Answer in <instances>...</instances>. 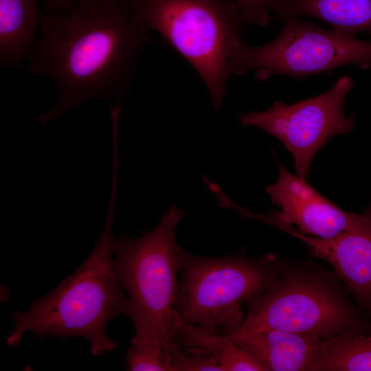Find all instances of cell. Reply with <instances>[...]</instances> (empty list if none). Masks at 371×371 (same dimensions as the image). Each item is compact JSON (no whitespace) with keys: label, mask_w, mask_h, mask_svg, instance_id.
<instances>
[{"label":"cell","mask_w":371,"mask_h":371,"mask_svg":"<svg viewBox=\"0 0 371 371\" xmlns=\"http://www.w3.org/2000/svg\"><path fill=\"white\" fill-rule=\"evenodd\" d=\"M287 263L273 253L205 257L180 246L176 312L184 322L229 334L244 320L243 304L271 288Z\"/></svg>","instance_id":"5"},{"label":"cell","mask_w":371,"mask_h":371,"mask_svg":"<svg viewBox=\"0 0 371 371\" xmlns=\"http://www.w3.org/2000/svg\"><path fill=\"white\" fill-rule=\"evenodd\" d=\"M116 188L113 185L102 232L82 263L27 311L12 313L14 327L5 339L8 346H18L27 333L41 340L47 336L83 337L94 357L120 346L107 333L108 324L125 314L128 302L113 267Z\"/></svg>","instance_id":"2"},{"label":"cell","mask_w":371,"mask_h":371,"mask_svg":"<svg viewBox=\"0 0 371 371\" xmlns=\"http://www.w3.org/2000/svg\"><path fill=\"white\" fill-rule=\"evenodd\" d=\"M135 19L158 32L195 69L218 111L230 72L229 50L244 23L230 0H131Z\"/></svg>","instance_id":"6"},{"label":"cell","mask_w":371,"mask_h":371,"mask_svg":"<svg viewBox=\"0 0 371 371\" xmlns=\"http://www.w3.org/2000/svg\"><path fill=\"white\" fill-rule=\"evenodd\" d=\"M43 14L36 0H0V64L18 68L36 41Z\"/></svg>","instance_id":"12"},{"label":"cell","mask_w":371,"mask_h":371,"mask_svg":"<svg viewBox=\"0 0 371 371\" xmlns=\"http://www.w3.org/2000/svg\"><path fill=\"white\" fill-rule=\"evenodd\" d=\"M227 335L265 371H309L324 346L325 339L282 330L240 326Z\"/></svg>","instance_id":"11"},{"label":"cell","mask_w":371,"mask_h":371,"mask_svg":"<svg viewBox=\"0 0 371 371\" xmlns=\"http://www.w3.org/2000/svg\"><path fill=\"white\" fill-rule=\"evenodd\" d=\"M309 371H371V333L326 339Z\"/></svg>","instance_id":"15"},{"label":"cell","mask_w":371,"mask_h":371,"mask_svg":"<svg viewBox=\"0 0 371 371\" xmlns=\"http://www.w3.org/2000/svg\"><path fill=\"white\" fill-rule=\"evenodd\" d=\"M286 0H234L244 23L267 25L271 14Z\"/></svg>","instance_id":"18"},{"label":"cell","mask_w":371,"mask_h":371,"mask_svg":"<svg viewBox=\"0 0 371 371\" xmlns=\"http://www.w3.org/2000/svg\"><path fill=\"white\" fill-rule=\"evenodd\" d=\"M354 85L344 76L326 92L293 104L276 101L263 111L240 113L244 126H252L277 137L293 156L297 175L306 180L312 161L333 136L352 131L355 115L347 116L344 106Z\"/></svg>","instance_id":"8"},{"label":"cell","mask_w":371,"mask_h":371,"mask_svg":"<svg viewBox=\"0 0 371 371\" xmlns=\"http://www.w3.org/2000/svg\"><path fill=\"white\" fill-rule=\"evenodd\" d=\"M28 72L54 80L55 104L36 120L43 129L95 98L120 100L129 91L140 49L150 40L130 1L87 0L42 14Z\"/></svg>","instance_id":"1"},{"label":"cell","mask_w":371,"mask_h":371,"mask_svg":"<svg viewBox=\"0 0 371 371\" xmlns=\"http://www.w3.org/2000/svg\"><path fill=\"white\" fill-rule=\"evenodd\" d=\"M272 14L280 21L290 17H315L343 32L371 35V0H286Z\"/></svg>","instance_id":"13"},{"label":"cell","mask_w":371,"mask_h":371,"mask_svg":"<svg viewBox=\"0 0 371 371\" xmlns=\"http://www.w3.org/2000/svg\"><path fill=\"white\" fill-rule=\"evenodd\" d=\"M125 363L129 371H174L161 343L154 339L131 341Z\"/></svg>","instance_id":"16"},{"label":"cell","mask_w":371,"mask_h":371,"mask_svg":"<svg viewBox=\"0 0 371 371\" xmlns=\"http://www.w3.org/2000/svg\"><path fill=\"white\" fill-rule=\"evenodd\" d=\"M174 371H223L212 358L180 344L170 355Z\"/></svg>","instance_id":"17"},{"label":"cell","mask_w":371,"mask_h":371,"mask_svg":"<svg viewBox=\"0 0 371 371\" xmlns=\"http://www.w3.org/2000/svg\"><path fill=\"white\" fill-rule=\"evenodd\" d=\"M184 211L172 205L151 230L137 238H113V267L127 293L124 315L132 321L131 341L158 340L169 360L180 321L175 306L179 292L177 227ZM171 364V363H170Z\"/></svg>","instance_id":"3"},{"label":"cell","mask_w":371,"mask_h":371,"mask_svg":"<svg viewBox=\"0 0 371 371\" xmlns=\"http://www.w3.org/2000/svg\"><path fill=\"white\" fill-rule=\"evenodd\" d=\"M180 344L214 359L223 371H265L248 353L227 335L183 322L178 326Z\"/></svg>","instance_id":"14"},{"label":"cell","mask_w":371,"mask_h":371,"mask_svg":"<svg viewBox=\"0 0 371 371\" xmlns=\"http://www.w3.org/2000/svg\"><path fill=\"white\" fill-rule=\"evenodd\" d=\"M282 21L278 36L267 43L252 47L242 37L234 42L229 50L232 76L253 71L260 80L273 75L302 78L346 65L371 67L370 41L297 17Z\"/></svg>","instance_id":"7"},{"label":"cell","mask_w":371,"mask_h":371,"mask_svg":"<svg viewBox=\"0 0 371 371\" xmlns=\"http://www.w3.org/2000/svg\"><path fill=\"white\" fill-rule=\"evenodd\" d=\"M87 0H45L43 3V10L47 12H53L63 8L70 7L77 3ZM128 2L131 0H116Z\"/></svg>","instance_id":"19"},{"label":"cell","mask_w":371,"mask_h":371,"mask_svg":"<svg viewBox=\"0 0 371 371\" xmlns=\"http://www.w3.org/2000/svg\"><path fill=\"white\" fill-rule=\"evenodd\" d=\"M278 229L303 241L315 256L327 262L371 319V205L354 227L330 239L302 234L291 225L281 224Z\"/></svg>","instance_id":"10"},{"label":"cell","mask_w":371,"mask_h":371,"mask_svg":"<svg viewBox=\"0 0 371 371\" xmlns=\"http://www.w3.org/2000/svg\"><path fill=\"white\" fill-rule=\"evenodd\" d=\"M335 273L319 263H287L276 283L247 302L241 327L332 339L371 333V319L351 301Z\"/></svg>","instance_id":"4"},{"label":"cell","mask_w":371,"mask_h":371,"mask_svg":"<svg viewBox=\"0 0 371 371\" xmlns=\"http://www.w3.org/2000/svg\"><path fill=\"white\" fill-rule=\"evenodd\" d=\"M278 167V179L266 187V192L281 211L260 214L233 202L231 208L242 219H254L271 226L277 223L295 225L299 232L323 239L334 238L357 223L360 214L338 207L280 162Z\"/></svg>","instance_id":"9"}]
</instances>
